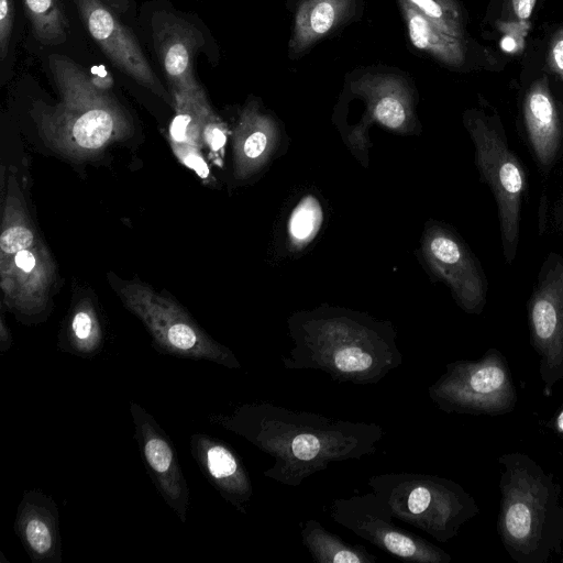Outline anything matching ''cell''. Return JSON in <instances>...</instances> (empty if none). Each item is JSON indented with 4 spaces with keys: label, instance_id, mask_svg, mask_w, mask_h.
<instances>
[{
    "label": "cell",
    "instance_id": "cell-1",
    "mask_svg": "<svg viewBox=\"0 0 563 563\" xmlns=\"http://www.w3.org/2000/svg\"><path fill=\"white\" fill-rule=\"evenodd\" d=\"M209 421L273 457L263 475L290 487L331 463L375 453L385 435L375 422L334 419L266 401L236 406L228 415H211Z\"/></svg>",
    "mask_w": 563,
    "mask_h": 563
},
{
    "label": "cell",
    "instance_id": "cell-2",
    "mask_svg": "<svg viewBox=\"0 0 563 563\" xmlns=\"http://www.w3.org/2000/svg\"><path fill=\"white\" fill-rule=\"evenodd\" d=\"M290 371L313 369L339 383L373 385L402 364L390 323L344 310L302 312L288 321Z\"/></svg>",
    "mask_w": 563,
    "mask_h": 563
},
{
    "label": "cell",
    "instance_id": "cell-3",
    "mask_svg": "<svg viewBox=\"0 0 563 563\" xmlns=\"http://www.w3.org/2000/svg\"><path fill=\"white\" fill-rule=\"evenodd\" d=\"M497 533L517 563L563 562V504L554 475L522 452L498 459Z\"/></svg>",
    "mask_w": 563,
    "mask_h": 563
},
{
    "label": "cell",
    "instance_id": "cell-4",
    "mask_svg": "<svg viewBox=\"0 0 563 563\" xmlns=\"http://www.w3.org/2000/svg\"><path fill=\"white\" fill-rule=\"evenodd\" d=\"M48 67L58 102L34 103L32 114L44 137L71 156L96 154L130 131L126 113L117 100L70 58L53 54Z\"/></svg>",
    "mask_w": 563,
    "mask_h": 563
},
{
    "label": "cell",
    "instance_id": "cell-5",
    "mask_svg": "<svg viewBox=\"0 0 563 563\" xmlns=\"http://www.w3.org/2000/svg\"><path fill=\"white\" fill-rule=\"evenodd\" d=\"M367 486L395 519L441 543L454 539L479 512L475 498L462 485L438 475L384 473L371 476Z\"/></svg>",
    "mask_w": 563,
    "mask_h": 563
},
{
    "label": "cell",
    "instance_id": "cell-6",
    "mask_svg": "<svg viewBox=\"0 0 563 563\" xmlns=\"http://www.w3.org/2000/svg\"><path fill=\"white\" fill-rule=\"evenodd\" d=\"M428 396L441 411L471 416L508 415L518 401L508 361L496 347L477 360L448 363Z\"/></svg>",
    "mask_w": 563,
    "mask_h": 563
},
{
    "label": "cell",
    "instance_id": "cell-7",
    "mask_svg": "<svg viewBox=\"0 0 563 563\" xmlns=\"http://www.w3.org/2000/svg\"><path fill=\"white\" fill-rule=\"evenodd\" d=\"M118 294L125 307L143 322L156 351L184 358L211 361L230 369L241 368L234 353L213 340L170 297L139 283L121 284Z\"/></svg>",
    "mask_w": 563,
    "mask_h": 563
},
{
    "label": "cell",
    "instance_id": "cell-8",
    "mask_svg": "<svg viewBox=\"0 0 563 563\" xmlns=\"http://www.w3.org/2000/svg\"><path fill=\"white\" fill-rule=\"evenodd\" d=\"M468 130L475 146L477 167L497 203L504 254L511 262L518 244L526 175L504 135L493 124L476 118Z\"/></svg>",
    "mask_w": 563,
    "mask_h": 563
},
{
    "label": "cell",
    "instance_id": "cell-9",
    "mask_svg": "<svg viewBox=\"0 0 563 563\" xmlns=\"http://www.w3.org/2000/svg\"><path fill=\"white\" fill-rule=\"evenodd\" d=\"M329 516L335 523L398 559L418 563L452 561L443 549L397 526L393 514L373 492L332 500Z\"/></svg>",
    "mask_w": 563,
    "mask_h": 563
},
{
    "label": "cell",
    "instance_id": "cell-10",
    "mask_svg": "<svg viewBox=\"0 0 563 563\" xmlns=\"http://www.w3.org/2000/svg\"><path fill=\"white\" fill-rule=\"evenodd\" d=\"M528 322L543 393L549 395L563 379V263L549 271L533 291Z\"/></svg>",
    "mask_w": 563,
    "mask_h": 563
},
{
    "label": "cell",
    "instance_id": "cell-11",
    "mask_svg": "<svg viewBox=\"0 0 563 563\" xmlns=\"http://www.w3.org/2000/svg\"><path fill=\"white\" fill-rule=\"evenodd\" d=\"M91 37L121 71L174 106L163 84L150 66L133 33L102 0H75Z\"/></svg>",
    "mask_w": 563,
    "mask_h": 563
},
{
    "label": "cell",
    "instance_id": "cell-12",
    "mask_svg": "<svg viewBox=\"0 0 563 563\" xmlns=\"http://www.w3.org/2000/svg\"><path fill=\"white\" fill-rule=\"evenodd\" d=\"M137 442L147 474L164 501L185 523L189 506V488L177 452L167 433L141 405L130 401Z\"/></svg>",
    "mask_w": 563,
    "mask_h": 563
},
{
    "label": "cell",
    "instance_id": "cell-13",
    "mask_svg": "<svg viewBox=\"0 0 563 563\" xmlns=\"http://www.w3.org/2000/svg\"><path fill=\"white\" fill-rule=\"evenodd\" d=\"M53 261L38 239L32 245L0 253V276L5 305L22 316L42 313L54 283Z\"/></svg>",
    "mask_w": 563,
    "mask_h": 563
},
{
    "label": "cell",
    "instance_id": "cell-14",
    "mask_svg": "<svg viewBox=\"0 0 563 563\" xmlns=\"http://www.w3.org/2000/svg\"><path fill=\"white\" fill-rule=\"evenodd\" d=\"M152 36L172 95L201 89L194 74L196 55L205 43L201 31L178 15L158 11L152 18Z\"/></svg>",
    "mask_w": 563,
    "mask_h": 563
},
{
    "label": "cell",
    "instance_id": "cell-15",
    "mask_svg": "<svg viewBox=\"0 0 563 563\" xmlns=\"http://www.w3.org/2000/svg\"><path fill=\"white\" fill-rule=\"evenodd\" d=\"M428 253L461 308L468 313H481L486 302V283L466 247L451 233L437 231L428 241Z\"/></svg>",
    "mask_w": 563,
    "mask_h": 563
},
{
    "label": "cell",
    "instance_id": "cell-16",
    "mask_svg": "<svg viewBox=\"0 0 563 563\" xmlns=\"http://www.w3.org/2000/svg\"><path fill=\"white\" fill-rule=\"evenodd\" d=\"M190 452L202 475L222 498L246 514L253 496L251 477L234 450L225 442L203 433L190 437Z\"/></svg>",
    "mask_w": 563,
    "mask_h": 563
},
{
    "label": "cell",
    "instance_id": "cell-17",
    "mask_svg": "<svg viewBox=\"0 0 563 563\" xmlns=\"http://www.w3.org/2000/svg\"><path fill=\"white\" fill-rule=\"evenodd\" d=\"M14 531L33 563H60L59 514L40 489L26 490L18 506Z\"/></svg>",
    "mask_w": 563,
    "mask_h": 563
},
{
    "label": "cell",
    "instance_id": "cell-18",
    "mask_svg": "<svg viewBox=\"0 0 563 563\" xmlns=\"http://www.w3.org/2000/svg\"><path fill=\"white\" fill-rule=\"evenodd\" d=\"M523 119L531 147L542 165H549L560 145L561 129L547 81H534L523 101Z\"/></svg>",
    "mask_w": 563,
    "mask_h": 563
},
{
    "label": "cell",
    "instance_id": "cell-19",
    "mask_svg": "<svg viewBox=\"0 0 563 563\" xmlns=\"http://www.w3.org/2000/svg\"><path fill=\"white\" fill-rule=\"evenodd\" d=\"M103 343L104 333L96 307L90 299H80L59 335V349L78 357L92 358L101 352Z\"/></svg>",
    "mask_w": 563,
    "mask_h": 563
},
{
    "label": "cell",
    "instance_id": "cell-20",
    "mask_svg": "<svg viewBox=\"0 0 563 563\" xmlns=\"http://www.w3.org/2000/svg\"><path fill=\"white\" fill-rule=\"evenodd\" d=\"M175 115L169 125L173 147H192L199 150L203 144V128L212 112L203 89L195 92L172 95Z\"/></svg>",
    "mask_w": 563,
    "mask_h": 563
},
{
    "label": "cell",
    "instance_id": "cell-21",
    "mask_svg": "<svg viewBox=\"0 0 563 563\" xmlns=\"http://www.w3.org/2000/svg\"><path fill=\"white\" fill-rule=\"evenodd\" d=\"M303 547L318 563H374L377 558L365 548L345 542L320 522L308 519L301 525Z\"/></svg>",
    "mask_w": 563,
    "mask_h": 563
},
{
    "label": "cell",
    "instance_id": "cell-22",
    "mask_svg": "<svg viewBox=\"0 0 563 563\" xmlns=\"http://www.w3.org/2000/svg\"><path fill=\"white\" fill-rule=\"evenodd\" d=\"M402 5L410 41L417 48L428 51L450 64L463 62L464 49L460 38L443 33L407 0Z\"/></svg>",
    "mask_w": 563,
    "mask_h": 563
},
{
    "label": "cell",
    "instance_id": "cell-23",
    "mask_svg": "<svg viewBox=\"0 0 563 563\" xmlns=\"http://www.w3.org/2000/svg\"><path fill=\"white\" fill-rule=\"evenodd\" d=\"M23 3L33 34L38 42L57 45L66 40L68 25L63 0H23Z\"/></svg>",
    "mask_w": 563,
    "mask_h": 563
},
{
    "label": "cell",
    "instance_id": "cell-24",
    "mask_svg": "<svg viewBox=\"0 0 563 563\" xmlns=\"http://www.w3.org/2000/svg\"><path fill=\"white\" fill-rule=\"evenodd\" d=\"M443 33L461 38L463 23L452 0H407Z\"/></svg>",
    "mask_w": 563,
    "mask_h": 563
},
{
    "label": "cell",
    "instance_id": "cell-25",
    "mask_svg": "<svg viewBox=\"0 0 563 563\" xmlns=\"http://www.w3.org/2000/svg\"><path fill=\"white\" fill-rule=\"evenodd\" d=\"M322 219L321 208L313 197L302 199L289 220V233L297 242L308 241L318 230Z\"/></svg>",
    "mask_w": 563,
    "mask_h": 563
},
{
    "label": "cell",
    "instance_id": "cell-26",
    "mask_svg": "<svg viewBox=\"0 0 563 563\" xmlns=\"http://www.w3.org/2000/svg\"><path fill=\"white\" fill-rule=\"evenodd\" d=\"M374 118L387 128L398 129L405 123L407 113L400 100L386 96L376 102Z\"/></svg>",
    "mask_w": 563,
    "mask_h": 563
},
{
    "label": "cell",
    "instance_id": "cell-27",
    "mask_svg": "<svg viewBox=\"0 0 563 563\" xmlns=\"http://www.w3.org/2000/svg\"><path fill=\"white\" fill-rule=\"evenodd\" d=\"M338 11L330 0L317 1L309 13L311 34L321 36L329 32L336 20Z\"/></svg>",
    "mask_w": 563,
    "mask_h": 563
},
{
    "label": "cell",
    "instance_id": "cell-28",
    "mask_svg": "<svg viewBox=\"0 0 563 563\" xmlns=\"http://www.w3.org/2000/svg\"><path fill=\"white\" fill-rule=\"evenodd\" d=\"M239 135H242L239 133ZM243 139L239 137V155L246 161H254L258 158L266 150L267 136L260 130L254 129L245 133Z\"/></svg>",
    "mask_w": 563,
    "mask_h": 563
},
{
    "label": "cell",
    "instance_id": "cell-29",
    "mask_svg": "<svg viewBox=\"0 0 563 563\" xmlns=\"http://www.w3.org/2000/svg\"><path fill=\"white\" fill-rule=\"evenodd\" d=\"M13 1L0 0V58L3 60L8 54L13 29Z\"/></svg>",
    "mask_w": 563,
    "mask_h": 563
},
{
    "label": "cell",
    "instance_id": "cell-30",
    "mask_svg": "<svg viewBox=\"0 0 563 563\" xmlns=\"http://www.w3.org/2000/svg\"><path fill=\"white\" fill-rule=\"evenodd\" d=\"M202 141L214 152L222 148L227 141L224 126L213 111L206 121Z\"/></svg>",
    "mask_w": 563,
    "mask_h": 563
},
{
    "label": "cell",
    "instance_id": "cell-31",
    "mask_svg": "<svg viewBox=\"0 0 563 563\" xmlns=\"http://www.w3.org/2000/svg\"><path fill=\"white\" fill-rule=\"evenodd\" d=\"M176 155L189 168L194 169L200 177L206 178L209 174L208 166L201 157L199 150L192 147H174Z\"/></svg>",
    "mask_w": 563,
    "mask_h": 563
},
{
    "label": "cell",
    "instance_id": "cell-32",
    "mask_svg": "<svg viewBox=\"0 0 563 563\" xmlns=\"http://www.w3.org/2000/svg\"><path fill=\"white\" fill-rule=\"evenodd\" d=\"M548 60L552 70L563 80V27L551 37Z\"/></svg>",
    "mask_w": 563,
    "mask_h": 563
},
{
    "label": "cell",
    "instance_id": "cell-33",
    "mask_svg": "<svg viewBox=\"0 0 563 563\" xmlns=\"http://www.w3.org/2000/svg\"><path fill=\"white\" fill-rule=\"evenodd\" d=\"M536 2L537 0H508L511 12L520 21L530 19L534 10Z\"/></svg>",
    "mask_w": 563,
    "mask_h": 563
},
{
    "label": "cell",
    "instance_id": "cell-34",
    "mask_svg": "<svg viewBox=\"0 0 563 563\" xmlns=\"http://www.w3.org/2000/svg\"><path fill=\"white\" fill-rule=\"evenodd\" d=\"M545 427L555 435L563 439V405L562 407L545 422Z\"/></svg>",
    "mask_w": 563,
    "mask_h": 563
},
{
    "label": "cell",
    "instance_id": "cell-35",
    "mask_svg": "<svg viewBox=\"0 0 563 563\" xmlns=\"http://www.w3.org/2000/svg\"><path fill=\"white\" fill-rule=\"evenodd\" d=\"M12 345V335L10 329L5 324L3 316L0 319V352H7Z\"/></svg>",
    "mask_w": 563,
    "mask_h": 563
},
{
    "label": "cell",
    "instance_id": "cell-36",
    "mask_svg": "<svg viewBox=\"0 0 563 563\" xmlns=\"http://www.w3.org/2000/svg\"><path fill=\"white\" fill-rule=\"evenodd\" d=\"M110 9L119 13L125 12L129 9V0H102Z\"/></svg>",
    "mask_w": 563,
    "mask_h": 563
},
{
    "label": "cell",
    "instance_id": "cell-37",
    "mask_svg": "<svg viewBox=\"0 0 563 563\" xmlns=\"http://www.w3.org/2000/svg\"><path fill=\"white\" fill-rule=\"evenodd\" d=\"M516 41L509 35L505 36L500 42L501 48L506 52H512L516 48Z\"/></svg>",
    "mask_w": 563,
    "mask_h": 563
}]
</instances>
